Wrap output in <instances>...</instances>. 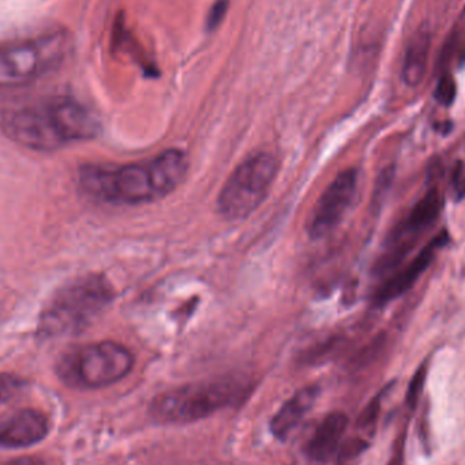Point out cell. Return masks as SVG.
Masks as SVG:
<instances>
[{"mask_svg": "<svg viewBox=\"0 0 465 465\" xmlns=\"http://www.w3.org/2000/svg\"><path fill=\"white\" fill-rule=\"evenodd\" d=\"M404 448H406V433H401L393 445L392 458H391L388 465H403L404 463Z\"/></svg>", "mask_w": 465, "mask_h": 465, "instance_id": "44dd1931", "label": "cell"}, {"mask_svg": "<svg viewBox=\"0 0 465 465\" xmlns=\"http://www.w3.org/2000/svg\"><path fill=\"white\" fill-rule=\"evenodd\" d=\"M452 191L455 199L458 202L465 198V163L459 161L453 168L452 173Z\"/></svg>", "mask_w": 465, "mask_h": 465, "instance_id": "d6986e66", "label": "cell"}, {"mask_svg": "<svg viewBox=\"0 0 465 465\" xmlns=\"http://www.w3.org/2000/svg\"><path fill=\"white\" fill-rule=\"evenodd\" d=\"M0 130L19 146L35 152H54L97 138L101 124L79 101L54 97L5 112L0 117Z\"/></svg>", "mask_w": 465, "mask_h": 465, "instance_id": "7a4b0ae2", "label": "cell"}, {"mask_svg": "<svg viewBox=\"0 0 465 465\" xmlns=\"http://www.w3.org/2000/svg\"><path fill=\"white\" fill-rule=\"evenodd\" d=\"M450 241V234L447 231H442L437 237H434L430 242L426 243L425 248L417 254L411 264L409 267L401 270V272L396 273L390 281L382 284L381 289L374 295V301L377 305H384V303L391 302L396 300L401 295L406 294L415 283H417L420 276L430 267L431 262L436 257L437 252L447 245Z\"/></svg>", "mask_w": 465, "mask_h": 465, "instance_id": "30bf717a", "label": "cell"}, {"mask_svg": "<svg viewBox=\"0 0 465 465\" xmlns=\"http://www.w3.org/2000/svg\"><path fill=\"white\" fill-rule=\"evenodd\" d=\"M114 287L103 275H87L60 289L38 322L44 338L75 335L86 330L114 301Z\"/></svg>", "mask_w": 465, "mask_h": 465, "instance_id": "3957f363", "label": "cell"}, {"mask_svg": "<svg viewBox=\"0 0 465 465\" xmlns=\"http://www.w3.org/2000/svg\"><path fill=\"white\" fill-rule=\"evenodd\" d=\"M434 98H436L437 103L441 104L442 106H450L455 103L456 82L450 73L442 74L439 84H437Z\"/></svg>", "mask_w": 465, "mask_h": 465, "instance_id": "9a60e30c", "label": "cell"}, {"mask_svg": "<svg viewBox=\"0 0 465 465\" xmlns=\"http://www.w3.org/2000/svg\"><path fill=\"white\" fill-rule=\"evenodd\" d=\"M358 187V171L354 168L341 172L327 190L322 193L309 215L306 228L313 240L330 234L343 220L351 207Z\"/></svg>", "mask_w": 465, "mask_h": 465, "instance_id": "ba28073f", "label": "cell"}, {"mask_svg": "<svg viewBox=\"0 0 465 465\" xmlns=\"http://www.w3.org/2000/svg\"><path fill=\"white\" fill-rule=\"evenodd\" d=\"M380 409H381V396L379 395L363 410L360 420H358V426H360V428H368V426L374 425L377 417H379Z\"/></svg>", "mask_w": 465, "mask_h": 465, "instance_id": "ffe728a7", "label": "cell"}, {"mask_svg": "<svg viewBox=\"0 0 465 465\" xmlns=\"http://www.w3.org/2000/svg\"><path fill=\"white\" fill-rule=\"evenodd\" d=\"M187 172L185 153L169 149L149 160L125 165L82 166L79 184L97 201L116 206H139L171 195L182 184Z\"/></svg>", "mask_w": 465, "mask_h": 465, "instance_id": "6da1fadb", "label": "cell"}, {"mask_svg": "<svg viewBox=\"0 0 465 465\" xmlns=\"http://www.w3.org/2000/svg\"><path fill=\"white\" fill-rule=\"evenodd\" d=\"M368 441H365L360 437H354V439L347 440L341 450H339V463H350V461L355 460L358 456L362 455L366 450H368Z\"/></svg>", "mask_w": 465, "mask_h": 465, "instance_id": "ac0fdd59", "label": "cell"}, {"mask_svg": "<svg viewBox=\"0 0 465 465\" xmlns=\"http://www.w3.org/2000/svg\"><path fill=\"white\" fill-rule=\"evenodd\" d=\"M347 426H349V418L343 412L328 414L306 445L309 459L319 463L330 460L341 448Z\"/></svg>", "mask_w": 465, "mask_h": 465, "instance_id": "7c38bea8", "label": "cell"}, {"mask_svg": "<svg viewBox=\"0 0 465 465\" xmlns=\"http://www.w3.org/2000/svg\"><path fill=\"white\" fill-rule=\"evenodd\" d=\"M25 385V380L15 374L0 373V404L18 395Z\"/></svg>", "mask_w": 465, "mask_h": 465, "instance_id": "e0dca14e", "label": "cell"}, {"mask_svg": "<svg viewBox=\"0 0 465 465\" xmlns=\"http://www.w3.org/2000/svg\"><path fill=\"white\" fill-rule=\"evenodd\" d=\"M452 123L444 122L440 123V125H437L436 130L439 131V133H441L442 135H447V134H450V131H452Z\"/></svg>", "mask_w": 465, "mask_h": 465, "instance_id": "cb8c5ba5", "label": "cell"}, {"mask_svg": "<svg viewBox=\"0 0 465 465\" xmlns=\"http://www.w3.org/2000/svg\"><path fill=\"white\" fill-rule=\"evenodd\" d=\"M319 393L317 385H309L295 392L271 420L270 429L273 437L284 441L311 411Z\"/></svg>", "mask_w": 465, "mask_h": 465, "instance_id": "8fae6325", "label": "cell"}, {"mask_svg": "<svg viewBox=\"0 0 465 465\" xmlns=\"http://www.w3.org/2000/svg\"><path fill=\"white\" fill-rule=\"evenodd\" d=\"M0 465H41V461L35 458H18L3 461Z\"/></svg>", "mask_w": 465, "mask_h": 465, "instance_id": "603a6c76", "label": "cell"}, {"mask_svg": "<svg viewBox=\"0 0 465 465\" xmlns=\"http://www.w3.org/2000/svg\"><path fill=\"white\" fill-rule=\"evenodd\" d=\"M426 377H428V363H423L415 371L411 381H410L409 388H407L406 401L410 409H415V406H417L420 393H422L423 387H425Z\"/></svg>", "mask_w": 465, "mask_h": 465, "instance_id": "2e32d148", "label": "cell"}, {"mask_svg": "<svg viewBox=\"0 0 465 465\" xmlns=\"http://www.w3.org/2000/svg\"><path fill=\"white\" fill-rule=\"evenodd\" d=\"M444 201L436 187L430 188L422 199L412 207L404 223L403 232L417 234L430 228L441 214Z\"/></svg>", "mask_w": 465, "mask_h": 465, "instance_id": "5bb4252c", "label": "cell"}, {"mask_svg": "<svg viewBox=\"0 0 465 465\" xmlns=\"http://www.w3.org/2000/svg\"><path fill=\"white\" fill-rule=\"evenodd\" d=\"M48 418L33 409L18 410L0 420V447L26 448L45 439Z\"/></svg>", "mask_w": 465, "mask_h": 465, "instance_id": "9c48e42d", "label": "cell"}, {"mask_svg": "<svg viewBox=\"0 0 465 465\" xmlns=\"http://www.w3.org/2000/svg\"><path fill=\"white\" fill-rule=\"evenodd\" d=\"M430 46L431 33L425 27L418 30L410 41L406 49V56H404L403 71H401L403 81L409 86H418L425 78Z\"/></svg>", "mask_w": 465, "mask_h": 465, "instance_id": "4fadbf2b", "label": "cell"}, {"mask_svg": "<svg viewBox=\"0 0 465 465\" xmlns=\"http://www.w3.org/2000/svg\"><path fill=\"white\" fill-rule=\"evenodd\" d=\"M278 169V161L271 153L259 152L246 157L221 190L217 202L221 215L240 221L256 212L267 199Z\"/></svg>", "mask_w": 465, "mask_h": 465, "instance_id": "8992f818", "label": "cell"}, {"mask_svg": "<svg viewBox=\"0 0 465 465\" xmlns=\"http://www.w3.org/2000/svg\"><path fill=\"white\" fill-rule=\"evenodd\" d=\"M67 45L64 33H52L0 48V89L25 86L54 70Z\"/></svg>", "mask_w": 465, "mask_h": 465, "instance_id": "52a82bcc", "label": "cell"}, {"mask_svg": "<svg viewBox=\"0 0 465 465\" xmlns=\"http://www.w3.org/2000/svg\"><path fill=\"white\" fill-rule=\"evenodd\" d=\"M226 11V2H220L217 5V7L212 11L213 15L209 18L210 26H214L215 24L223 19V13Z\"/></svg>", "mask_w": 465, "mask_h": 465, "instance_id": "7402d4cb", "label": "cell"}, {"mask_svg": "<svg viewBox=\"0 0 465 465\" xmlns=\"http://www.w3.org/2000/svg\"><path fill=\"white\" fill-rule=\"evenodd\" d=\"M246 392L248 387L241 380L195 382L158 395L150 415L158 423H193L242 401Z\"/></svg>", "mask_w": 465, "mask_h": 465, "instance_id": "277c9868", "label": "cell"}, {"mask_svg": "<svg viewBox=\"0 0 465 465\" xmlns=\"http://www.w3.org/2000/svg\"><path fill=\"white\" fill-rule=\"evenodd\" d=\"M133 352L116 341L84 344L65 352L57 363L63 384L75 390H100L122 381L133 371Z\"/></svg>", "mask_w": 465, "mask_h": 465, "instance_id": "5b68a950", "label": "cell"}]
</instances>
